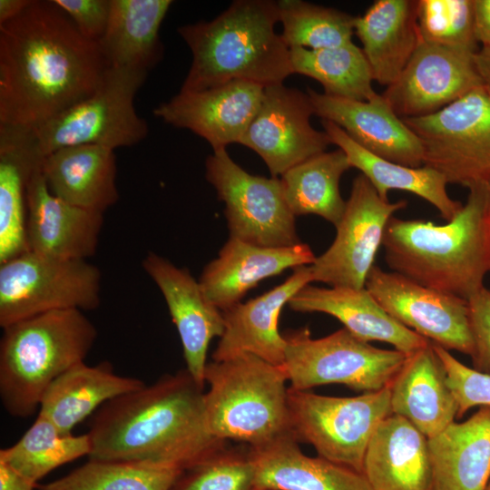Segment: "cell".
I'll list each match as a JSON object with an SVG mask.
<instances>
[{
  "mask_svg": "<svg viewBox=\"0 0 490 490\" xmlns=\"http://www.w3.org/2000/svg\"><path fill=\"white\" fill-rule=\"evenodd\" d=\"M108 64L53 0L0 24V124L33 129L91 95Z\"/></svg>",
  "mask_w": 490,
  "mask_h": 490,
  "instance_id": "cell-1",
  "label": "cell"
},
{
  "mask_svg": "<svg viewBox=\"0 0 490 490\" xmlns=\"http://www.w3.org/2000/svg\"><path fill=\"white\" fill-rule=\"evenodd\" d=\"M204 395L185 368L106 402L90 422L89 459L194 465L227 444L208 428Z\"/></svg>",
  "mask_w": 490,
  "mask_h": 490,
  "instance_id": "cell-2",
  "label": "cell"
},
{
  "mask_svg": "<svg viewBox=\"0 0 490 490\" xmlns=\"http://www.w3.org/2000/svg\"><path fill=\"white\" fill-rule=\"evenodd\" d=\"M466 202L446 223L392 217L382 246L388 267L425 287L469 299L490 272L486 182L468 188Z\"/></svg>",
  "mask_w": 490,
  "mask_h": 490,
  "instance_id": "cell-3",
  "label": "cell"
},
{
  "mask_svg": "<svg viewBox=\"0 0 490 490\" xmlns=\"http://www.w3.org/2000/svg\"><path fill=\"white\" fill-rule=\"evenodd\" d=\"M277 2L236 0L211 21L178 28L192 60L180 91L212 88L233 80L263 87L293 74L289 48L275 31Z\"/></svg>",
  "mask_w": 490,
  "mask_h": 490,
  "instance_id": "cell-4",
  "label": "cell"
},
{
  "mask_svg": "<svg viewBox=\"0 0 490 490\" xmlns=\"http://www.w3.org/2000/svg\"><path fill=\"white\" fill-rule=\"evenodd\" d=\"M97 338L93 323L79 309H62L3 328L0 399L5 411L27 417L39 408L50 385L84 362Z\"/></svg>",
  "mask_w": 490,
  "mask_h": 490,
  "instance_id": "cell-5",
  "label": "cell"
},
{
  "mask_svg": "<svg viewBox=\"0 0 490 490\" xmlns=\"http://www.w3.org/2000/svg\"><path fill=\"white\" fill-rule=\"evenodd\" d=\"M204 377L206 421L216 438L258 448L292 434L283 366L241 353L209 362Z\"/></svg>",
  "mask_w": 490,
  "mask_h": 490,
  "instance_id": "cell-6",
  "label": "cell"
},
{
  "mask_svg": "<svg viewBox=\"0 0 490 490\" xmlns=\"http://www.w3.org/2000/svg\"><path fill=\"white\" fill-rule=\"evenodd\" d=\"M147 74L109 66L91 95L32 129L41 153L84 144L115 150L141 142L149 128L136 113L134 98Z\"/></svg>",
  "mask_w": 490,
  "mask_h": 490,
  "instance_id": "cell-7",
  "label": "cell"
},
{
  "mask_svg": "<svg viewBox=\"0 0 490 490\" xmlns=\"http://www.w3.org/2000/svg\"><path fill=\"white\" fill-rule=\"evenodd\" d=\"M290 430L318 456L363 473L368 445L392 415L389 386L356 397H329L289 387Z\"/></svg>",
  "mask_w": 490,
  "mask_h": 490,
  "instance_id": "cell-8",
  "label": "cell"
},
{
  "mask_svg": "<svg viewBox=\"0 0 490 490\" xmlns=\"http://www.w3.org/2000/svg\"><path fill=\"white\" fill-rule=\"evenodd\" d=\"M284 369L290 387L309 390L341 384L356 391L374 392L390 385L407 356L397 349L375 348L345 328L313 338L307 328L283 335Z\"/></svg>",
  "mask_w": 490,
  "mask_h": 490,
  "instance_id": "cell-9",
  "label": "cell"
},
{
  "mask_svg": "<svg viewBox=\"0 0 490 490\" xmlns=\"http://www.w3.org/2000/svg\"><path fill=\"white\" fill-rule=\"evenodd\" d=\"M102 274L85 260L25 251L0 263V326L62 309L93 310Z\"/></svg>",
  "mask_w": 490,
  "mask_h": 490,
  "instance_id": "cell-10",
  "label": "cell"
},
{
  "mask_svg": "<svg viewBox=\"0 0 490 490\" xmlns=\"http://www.w3.org/2000/svg\"><path fill=\"white\" fill-rule=\"evenodd\" d=\"M419 138L424 165L467 189L490 178V94L477 87L438 112L405 119Z\"/></svg>",
  "mask_w": 490,
  "mask_h": 490,
  "instance_id": "cell-11",
  "label": "cell"
},
{
  "mask_svg": "<svg viewBox=\"0 0 490 490\" xmlns=\"http://www.w3.org/2000/svg\"><path fill=\"white\" fill-rule=\"evenodd\" d=\"M205 168L207 181L225 203L230 238L262 247L300 243L279 178L250 174L226 148L213 151Z\"/></svg>",
  "mask_w": 490,
  "mask_h": 490,
  "instance_id": "cell-12",
  "label": "cell"
},
{
  "mask_svg": "<svg viewBox=\"0 0 490 490\" xmlns=\"http://www.w3.org/2000/svg\"><path fill=\"white\" fill-rule=\"evenodd\" d=\"M406 201L383 200L363 175L352 183L344 214L329 248L309 265L313 281L330 287L364 289L386 227Z\"/></svg>",
  "mask_w": 490,
  "mask_h": 490,
  "instance_id": "cell-13",
  "label": "cell"
},
{
  "mask_svg": "<svg viewBox=\"0 0 490 490\" xmlns=\"http://www.w3.org/2000/svg\"><path fill=\"white\" fill-rule=\"evenodd\" d=\"M365 288L397 322L447 350L472 356L466 299L425 287L374 265Z\"/></svg>",
  "mask_w": 490,
  "mask_h": 490,
  "instance_id": "cell-14",
  "label": "cell"
},
{
  "mask_svg": "<svg viewBox=\"0 0 490 490\" xmlns=\"http://www.w3.org/2000/svg\"><path fill=\"white\" fill-rule=\"evenodd\" d=\"M314 111L307 93L281 84L264 87L259 110L240 143L256 152L272 177L326 152L332 144L310 123Z\"/></svg>",
  "mask_w": 490,
  "mask_h": 490,
  "instance_id": "cell-15",
  "label": "cell"
},
{
  "mask_svg": "<svg viewBox=\"0 0 490 490\" xmlns=\"http://www.w3.org/2000/svg\"><path fill=\"white\" fill-rule=\"evenodd\" d=\"M474 54L420 40L397 79L381 95L403 120L433 114L483 85Z\"/></svg>",
  "mask_w": 490,
  "mask_h": 490,
  "instance_id": "cell-16",
  "label": "cell"
},
{
  "mask_svg": "<svg viewBox=\"0 0 490 490\" xmlns=\"http://www.w3.org/2000/svg\"><path fill=\"white\" fill-rule=\"evenodd\" d=\"M264 87L246 80H233L212 88L180 91L153 110L166 123L191 131L213 151L240 143L256 115Z\"/></svg>",
  "mask_w": 490,
  "mask_h": 490,
  "instance_id": "cell-17",
  "label": "cell"
},
{
  "mask_svg": "<svg viewBox=\"0 0 490 490\" xmlns=\"http://www.w3.org/2000/svg\"><path fill=\"white\" fill-rule=\"evenodd\" d=\"M142 266L166 301L181 341L187 371L204 387L210 343L224 332L222 311L210 301L188 270L154 252L145 256Z\"/></svg>",
  "mask_w": 490,
  "mask_h": 490,
  "instance_id": "cell-18",
  "label": "cell"
},
{
  "mask_svg": "<svg viewBox=\"0 0 490 490\" xmlns=\"http://www.w3.org/2000/svg\"><path fill=\"white\" fill-rule=\"evenodd\" d=\"M314 115L340 127L356 143L387 161L408 167L424 165L419 138L399 118L384 97L351 100L308 88Z\"/></svg>",
  "mask_w": 490,
  "mask_h": 490,
  "instance_id": "cell-19",
  "label": "cell"
},
{
  "mask_svg": "<svg viewBox=\"0 0 490 490\" xmlns=\"http://www.w3.org/2000/svg\"><path fill=\"white\" fill-rule=\"evenodd\" d=\"M26 236L30 251L63 260H85L96 252L103 213L73 205L54 195L42 167L26 188Z\"/></svg>",
  "mask_w": 490,
  "mask_h": 490,
  "instance_id": "cell-20",
  "label": "cell"
},
{
  "mask_svg": "<svg viewBox=\"0 0 490 490\" xmlns=\"http://www.w3.org/2000/svg\"><path fill=\"white\" fill-rule=\"evenodd\" d=\"M312 281L309 265L299 267L280 285L223 310L224 332L212 353V360L221 361L250 353L282 366L286 340L278 328L280 312L299 290Z\"/></svg>",
  "mask_w": 490,
  "mask_h": 490,
  "instance_id": "cell-21",
  "label": "cell"
},
{
  "mask_svg": "<svg viewBox=\"0 0 490 490\" xmlns=\"http://www.w3.org/2000/svg\"><path fill=\"white\" fill-rule=\"evenodd\" d=\"M315 259L306 243L262 247L229 238L218 257L205 266L199 282L210 301L223 311L264 279L311 265Z\"/></svg>",
  "mask_w": 490,
  "mask_h": 490,
  "instance_id": "cell-22",
  "label": "cell"
},
{
  "mask_svg": "<svg viewBox=\"0 0 490 490\" xmlns=\"http://www.w3.org/2000/svg\"><path fill=\"white\" fill-rule=\"evenodd\" d=\"M288 304L294 311L328 314L357 338L368 343L386 342L406 355L430 342L388 315L366 288H319L308 284Z\"/></svg>",
  "mask_w": 490,
  "mask_h": 490,
  "instance_id": "cell-23",
  "label": "cell"
},
{
  "mask_svg": "<svg viewBox=\"0 0 490 490\" xmlns=\"http://www.w3.org/2000/svg\"><path fill=\"white\" fill-rule=\"evenodd\" d=\"M389 391L392 414L407 419L427 439L456 421L457 404L431 341L407 356Z\"/></svg>",
  "mask_w": 490,
  "mask_h": 490,
  "instance_id": "cell-24",
  "label": "cell"
},
{
  "mask_svg": "<svg viewBox=\"0 0 490 490\" xmlns=\"http://www.w3.org/2000/svg\"><path fill=\"white\" fill-rule=\"evenodd\" d=\"M363 474L373 490H434L428 439L407 419L390 415L368 445Z\"/></svg>",
  "mask_w": 490,
  "mask_h": 490,
  "instance_id": "cell-25",
  "label": "cell"
},
{
  "mask_svg": "<svg viewBox=\"0 0 490 490\" xmlns=\"http://www.w3.org/2000/svg\"><path fill=\"white\" fill-rule=\"evenodd\" d=\"M250 452L256 490H373L363 473L305 455L292 434Z\"/></svg>",
  "mask_w": 490,
  "mask_h": 490,
  "instance_id": "cell-26",
  "label": "cell"
},
{
  "mask_svg": "<svg viewBox=\"0 0 490 490\" xmlns=\"http://www.w3.org/2000/svg\"><path fill=\"white\" fill-rule=\"evenodd\" d=\"M42 172L50 191L81 208L104 211L119 200L114 150L84 144L44 156Z\"/></svg>",
  "mask_w": 490,
  "mask_h": 490,
  "instance_id": "cell-27",
  "label": "cell"
},
{
  "mask_svg": "<svg viewBox=\"0 0 490 490\" xmlns=\"http://www.w3.org/2000/svg\"><path fill=\"white\" fill-rule=\"evenodd\" d=\"M44 158L32 129L0 124V263L29 250L26 188Z\"/></svg>",
  "mask_w": 490,
  "mask_h": 490,
  "instance_id": "cell-28",
  "label": "cell"
},
{
  "mask_svg": "<svg viewBox=\"0 0 490 490\" xmlns=\"http://www.w3.org/2000/svg\"><path fill=\"white\" fill-rule=\"evenodd\" d=\"M354 30L373 80L387 87L420 43L416 0H377L362 15L355 16Z\"/></svg>",
  "mask_w": 490,
  "mask_h": 490,
  "instance_id": "cell-29",
  "label": "cell"
},
{
  "mask_svg": "<svg viewBox=\"0 0 490 490\" xmlns=\"http://www.w3.org/2000/svg\"><path fill=\"white\" fill-rule=\"evenodd\" d=\"M434 490H486L490 482V407L453 422L428 439Z\"/></svg>",
  "mask_w": 490,
  "mask_h": 490,
  "instance_id": "cell-30",
  "label": "cell"
},
{
  "mask_svg": "<svg viewBox=\"0 0 490 490\" xmlns=\"http://www.w3.org/2000/svg\"><path fill=\"white\" fill-rule=\"evenodd\" d=\"M145 385L137 377L116 374L108 361L95 366L81 362L50 385L41 400L38 415L52 422L60 433L71 435L75 426L103 404Z\"/></svg>",
  "mask_w": 490,
  "mask_h": 490,
  "instance_id": "cell-31",
  "label": "cell"
},
{
  "mask_svg": "<svg viewBox=\"0 0 490 490\" xmlns=\"http://www.w3.org/2000/svg\"><path fill=\"white\" fill-rule=\"evenodd\" d=\"M171 0H111L106 30L97 42L110 67L149 73L162 59L161 24Z\"/></svg>",
  "mask_w": 490,
  "mask_h": 490,
  "instance_id": "cell-32",
  "label": "cell"
},
{
  "mask_svg": "<svg viewBox=\"0 0 490 490\" xmlns=\"http://www.w3.org/2000/svg\"><path fill=\"white\" fill-rule=\"evenodd\" d=\"M321 124L331 143L345 152L351 167L361 172L383 200L388 201L390 190L408 191L432 204L446 221L461 210L463 204L448 195V182L437 171L425 165L414 168L387 161L359 146L332 122L321 120Z\"/></svg>",
  "mask_w": 490,
  "mask_h": 490,
  "instance_id": "cell-33",
  "label": "cell"
},
{
  "mask_svg": "<svg viewBox=\"0 0 490 490\" xmlns=\"http://www.w3.org/2000/svg\"><path fill=\"white\" fill-rule=\"evenodd\" d=\"M350 168L347 155L338 149L313 156L285 172L279 179L292 214L318 215L337 227L346 209L339 181Z\"/></svg>",
  "mask_w": 490,
  "mask_h": 490,
  "instance_id": "cell-34",
  "label": "cell"
},
{
  "mask_svg": "<svg viewBox=\"0 0 490 490\" xmlns=\"http://www.w3.org/2000/svg\"><path fill=\"white\" fill-rule=\"evenodd\" d=\"M289 54L293 74L315 79L325 94L358 101H369L377 94L362 49L353 42L319 50L292 47Z\"/></svg>",
  "mask_w": 490,
  "mask_h": 490,
  "instance_id": "cell-35",
  "label": "cell"
},
{
  "mask_svg": "<svg viewBox=\"0 0 490 490\" xmlns=\"http://www.w3.org/2000/svg\"><path fill=\"white\" fill-rule=\"evenodd\" d=\"M90 451L87 433L64 435L47 418L38 415L15 444L0 450V460L37 484L54 469L89 456Z\"/></svg>",
  "mask_w": 490,
  "mask_h": 490,
  "instance_id": "cell-36",
  "label": "cell"
},
{
  "mask_svg": "<svg viewBox=\"0 0 490 490\" xmlns=\"http://www.w3.org/2000/svg\"><path fill=\"white\" fill-rule=\"evenodd\" d=\"M181 469L148 464L89 459L68 475L36 490H170Z\"/></svg>",
  "mask_w": 490,
  "mask_h": 490,
  "instance_id": "cell-37",
  "label": "cell"
},
{
  "mask_svg": "<svg viewBox=\"0 0 490 490\" xmlns=\"http://www.w3.org/2000/svg\"><path fill=\"white\" fill-rule=\"evenodd\" d=\"M281 36L289 48H335L352 43L355 16L301 0L277 2Z\"/></svg>",
  "mask_w": 490,
  "mask_h": 490,
  "instance_id": "cell-38",
  "label": "cell"
},
{
  "mask_svg": "<svg viewBox=\"0 0 490 490\" xmlns=\"http://www.w3.org/2000/svg\"><path fill=\"white\" fill-rule=\"evenodd\" d=\"M170 490H256L249 446L226 444L183 469Z\"/></svg>",
  "mask_w": 490,
  "mask_h": 490,
  "instance_id": "cell-39",
  "label": "cell"
},
{
  "mask_svg": "<svg viewBox=\"0 0 490 490\" xmlns=\"http://www.w3.org/2000/svg\"><path fill=\"white\" fill-rule=\"evenodd\" d=\"M420 40L475 54L474 0H416Z\"/></svg>",
  "mask_w": 490,
  "mask_h": 490,
  "instance_id": "cell-40",
  "label": "cell"
},
{
  "mask_svg": "<svg viewBox=\"0 0 490 490\" xmlns=\"http://www.w3.org/2000/svg\"><path fill=\"white\" fill-rule=\"evenodd\" d=\"M432 344L444 365L447 384L457 404L456 419L472 407H490V375L464 365L449 350Z\"/></svg>",
  "mask_w": 490,
  "mask_h": 490,
  "instance_id": "cell-41",
  "label": "cell"
},
{
  "mask_svg": "<svg viewBox=\"0 0 490 490\" xmlns=\"http://www.w3.org/2000/svg\"><path fill=\"white\" fill-rule=\"evenodd\" d=\"M467 302L474 341L473 368L490 375V289L484 287Z\"/></svg>",
  "mask_w": 490,
  "mask_h": 490,
  "instance_id": "cell-42",
  "label": "cell"
},
{
  "mask_svg": "<svg viewBox=\"0 0 490 490\" xmlns=\"http://www.w3.org/2000/svg\"><path fill=\"white\" fill-rule=\"evenodd\" d=\"M72 20L85 38L98 42L110 15L111 0H53Z\"/></svg>",
  "mask_w": 490,
  "mask_h": 490,
  "instance_id": "cell-43",
  "label": "cell"
},
{
  "mask_svg": "<svg viewBox=\"0 0 490 490\" xmlns=\"http://www.w3.org/2000/svg\"><path fill=\"white\" fill-rule=\"evenodd\" d=\"M475 34L481 47H490V0H474Z\"/></svg>",
  "mask_w": 490,
  "mask_h": 490,
  "instance_id": "cell-44",
  "label": "cell"
},
{
  "mask_svg": "<svg viewBox=\"0 0 490 490\" xmlns=\"http://www.w3.org/2000/svg\"><path fill=\"white\" fill-rule=\"evenodd\" d=\"M37 485L0 460V490H36Z\"/></svg>",
  "mask_w": 490,
  "mask_h": 490,
  "instance_id": "cell-45",
  "label": "cell"
},
{
  "mask_svg": "<svg viewBox=\"0 0 490 490\" xmlns=\"http://www.w3.org/2000/svg\"><path fill=\"white\" fill-rule=\"evenodd\" d=\"M474 62L482 84L490 94V47H480L474 54Z\"/></svg>",
  "mask_w": 490,
  "mask_h": 490,
  "instance_id": "cell-46",
  "label": "cell"
},
{
  "mask_svg": "<svg viewBox=\"0 0 490 490\" xmlns=\"http://www.w3.org/2000/svg\"><path fill=\"white\" fill-rule=\"evenodd\" d=\"M32 0H0V24L18 16Z\"/></svg>",
  "mask_w": 490,
  "mask_h": 490,
  "instance_id": "cell-47",
  "label": "cell"
},
{
  "mask_svg": "<svg viewBox=\"0 0 490 490\" xmlns=\"http://www.w3.org/2000/svg\"><path fill=\"white\" fill-rule=\"evenodd\" d=\"M487 193H488V212L490 215V178L486 181Z\"/></svg>",
  "mask_w": 490,
  "mask_h": 490,
  "instance_id": "cell-48",
  "label": "cell"
},
{
  "mask_svg": "<svg viewBox=\"0 0 490 490\" xmlns=\"http://www.w3.org/2000/svg\"><path fill=\"white\" fill-rule=\"evenodd\" d=\"M486 490H490V482H489V484H488V485H487Z\"/></svg>",
  "mask_w": 490,
  "mask_h": 490,
  "instance_id": "cell-49",
  "label": "cell"
}]
</instances>
